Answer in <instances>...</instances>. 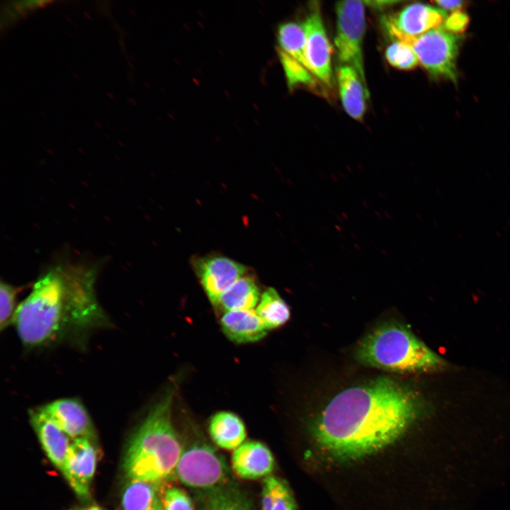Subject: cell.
Segmentation results:
<instances>
[{
  "instance_id": "obj_1",
  "label": "cell",
  "mask_w": 510,
  "mask_h": 510,
  "mask_svg": "<svg viewBox=\"0 0 510 510\" xmlns=\"http://www.w3.org/2000/svg\"><path fill=\"white\" fill-rule=\"evenodd\" d=\"M421 402L412 390L379 377L334 396L317 419L315 437L334 458L358 459L400 438L416 418Z\"/></svg>"
},
{
  "instance_id": "obj_2",
  "label": "cell",
  "mask_w": 510,
  "mask_h": 510,
  "mask_svg": "<svg viewBox=\"0 0 510 510\" xmlns=\"http://www.w3.org/2000/svg\"><path fill=\"white\" fill-rule=\"evenodd\" d=\"M96 271L82 265L52 268L18 305L12 323L30 348L80 341L110 322L95 290Z\"/></svg>"
},
{
  "instance_id": "obj_3",
  "label": "cell",
  "mask_w": 510,
  "mask_h": 510,
  "mask_svg": "<svg viewBox=\"0 0 510 510\" xmlns=\"http://www.w3.org/2000/svg\"><path fill=\"white\" fill-rule=\"evenodd\" d=\"M173 397L171 390L164 394L132 436L123 464L130 480L154 485L176 475L183 449L171 421Z\"/></svg>"
},
{
  "instance_id": "obj_4",
  "label": "cell",
  "mask_w": 510,
  "mask_h": 510,
  "mask_svg": "<svg viewBox=\"0 0 510 510\" xmlns=\"http://www.w3.org/2000/svg\"><path fill=\"white\" fill-rule=\"evenodd\" d=\"M356 357L362 363L398 373L426 371L443 360L409 329L397 323L383 324L359 344Z\"/></svg>"
},
{
  "instance_id": "obj_5",
  "label": "cell",
  "mask_w": 510,
  "mask_h": 510,
  "mask_svg": "<svg viewBox=\"0 0 510 510\" xmlns=\"http://www.w3.org/2000/svg\"><path fill=\"white\" fill-rule=\"evenodd\" d=\"M395 41L409 45L415 51L419 63L436 77H443L455 81L456 61L460 38L443 26L416 37L395 35Z\"/></svg>"
},
{
  "instance_id": "obj_6",
  "label": "cell",
  "mask_w": 510,
  "mask_h": 510,
  "mask_svg": "<svg viewBox=\"0 0 510 510\" xmlns=\"http://www.w3.org/2000/svg\"><path fill=\"white\" fill-rule=\"evenodd\" d=\"M365 4L361 1L336 3L334 44L341 64L353 67L367 86L363 56L366 30Z\"/></svg>"
},
{
  "instance_id": "obj_7",
  "label": "cell",
  "mask_w": 510,
  "mask_h": 510,
  "mask_svg": "<svg viewBox=\"0 0 510 510\" xmlns=\"http://www.w3.org/2000/svg\"><path fill=\"white\" fill-rule=\"evenodd\" d=\"M176 475L184 485L203 492L226 484L227 468L212 447L199 443L183 451Z\"/></svg>"
},
{
  "instance_id": "obj_8",
  "label": "cell",
  "mask_w": 510,
  "mask_h": 510,
  "mask_svg": "<svg viewBox=\"0 0 510 510\" xmlns=\"http://www.w3.org/2000/svg\"><path fill=\"white\" fill-rule=\"evenodd\" d=\"M306 36V56L311 73L323 84L332 86V45L323 23L319 5H312L302 23Z\"/></svg>"
},
{
  "instance_id": "obj_9",
  "label": "cell",
  "mask_w": 510,
  "mask_h": 510,
  "mask_svg": "<svg viewBox=\"0 0 510 510\" xmlns=\"http://www.w3.org/2000/svg\"><path fill=\"white\" fill-rule=\"evenodd\" d=\"M193 267L205 294L215 306L221 295L246 273L244 265L217 255L198 258L193 261Z\"/></svg>"
},
{
  "instance_id": "obj_10",
  "label": "cell",
  "mask_w": 510,
  "mask_h": 510,
  "mask_svg": "<svg viewBox=\"0 0 510 510\" xmlns=\"http://www.w3.org/2000/svg\"><path fill=\"white\" fill-rule=\"evenodd\" d=\"M445 19L446 13L441 9L416 3L384 16L382 23L392 38L398 35L416 37L441 27Z\"/></svg>"
},
{
  "instance_id": "obj_11",
  "label": "cell",
  "mask_w": 510,
  "mask_h": 510,
  "mask_svg": "<svg viewBox=\"0 0 510 510\" xmlns=\"http://www.w3.org/2000/svg\"><path fill=\"white\" fill-rule=\"evenodd\" d=\"M96 458V450L91 440L76 438L71 443L62 472L81 499L89 497Z\"/></svg>"
},
{
  "instance_id": "obj_12",
  "label": "cell",
  "mask_w": 510,
  "mask_h": 510,
  "mask_svg": "<svg viewBox=\"0 0 510 510\" xmlns=\"http://www.w3.org/2000/svg\"><path fill=\"white\" fill-rule=\"evenodd\" d=\"M62 431L73 440L96 437L90 416L79 400L74 398L58 399L38 407Z\"/></svg>"
},
{
  "instance_id": "obj_13",
  "label": "cell",
  "mask_w": 510,
  "mask_h": 510,
  "mask_svg": "<svg viewBox=\"0 0 510 510\" xmlns=\"http://www.w3.org/2000/svg\"><path fill=\"white\" fill-rule=\"evenodd\" d=\"M232 465L239 477L256 480L270 475L275 461L268 447L261 442L251 441L243 443L234 450Z\"/></svg>"
},
{
  "instance_id": "obj_14",
  "label": "cell",
  "mask_w": 510,
  "mask_h": 510,
  "mask_svg": "<svg viewBox=\"0 0 510 510\" xmlns=\"http://www.w3.org/2000/svg\"><path fill=\"white\" fill-rule=\"evenodd\" d=\"M29 419L47 456L62 472L71 445L69 437L38 408L29 411Z\"/></svg>"
},
{
  "instance_id": "obj_15",
  "label": "cell",
  "mask_w": 510,
  "mask_h": 510,
  "mask_svg": "<svg viewBox=\"0 0 510 510\" xmlns=\"http://www.w3.org/2000/svg\"><path fill=\"white\" fill-rule=\"evenodd\" d=\"M336 81L342 106L352 118L360 120L366 109L369 97L367 86L352 67L340 64L336 69Z\"/></svg>"
},
{
  "instance_id": "obj_16",
  "label": "cell",
  "mask_w": 510,
  "mask_h": 510,
  "mask_svg": "<svg viewBox=\"0 0 510 510\" xmlns=\"http://www.w3.org/2000/svg\"><path fill=\"white\" fill-rule=\"evenodd\" d=\"M225 334L237 343H249L264 338L267 328L254 310L225 312L220 320Z\"/></svg>"
},
{
  "instance_id": "obj_17",
  "label": "cell",
  "mask_w": 510,
  "mask_h": 510,
  "mask_svg": "<svg viewBox=\"0 0 510 510\" xmlns=\"http://www.w3.org/2000/svg\"><path fill=\"white\" fill-rule=\"evenodd\" d=\"M209 432L219 447L234 450L243 443L246 435L242 419L230 412L216 413L210 421Z\"/></svg>"
},
{
  "instance_id": "obj_18",
  "label": "cell",
  "mask_w": 510,
  "mask_h": 510,
  "mask_svg": "<svg viewBox=\"0 0 510 510\" xmlns=\"http://www.w3.org/2000/svg\"><path fill=\"white\" fill-rule=\"evenodd\" d=\"M201 493L197 510H254L249 499L232 485L224 484Z\"/></svg>"
},
{
  "instance_id": "obj_19",
  "label": "cell",
  "mask_w": 510,
  "mask_h": 510,
  "mask_svg": "<svg viewBox=\"0 0 510 510\" xmlns=\"http://www.w3.org/2000/svg\"><path fill=\"white\" fill-rule=\"evenodd\" d=\"M260 298L259 289L254 279L244 276L221 295L217 306L225 312L253 310L258 305Z\"/></svg>"
},
{
  "instance_id": "obj_20",
  "label": "cell",
  "mask_w": 510,
  "mask_h": 510,
  "mask_svg": "<svg viewBox=\"0 0 510 510\" xmlns=\"http://www.w3.org/2000/svg\"><path fill=\"white\" fill-rule=\"evenodd\" d=\"M122 506L123 510H165L154 484L131 480L123 491Z\"/></svg>"
},
{
  "instance_id": "obj_21",
  "label": "cell",
  "mask_w": 510,
  "mask_h": 510,
  "mask_svg": "<svg viewBox=\"0 0 510 510\" xmlns=\"http://www.w3.org/2000/svg\"><path fill=\"white\" fill-rule=\"evenodd\" d=\"M278 42L279 52L290 57L310 72L306 56V36L302 23L288 22L280 25L278 31Z\"/></svg>"
},
{
  "instance_id": "obj_22",
  "label": "cell",
  "mask_w": 510,
  "mask_h": 510,
  "mask_svg": "<svg viewBox=\"0 0 510 510\" xmlns=\"http://www.w3.org/2000/svg\"><path fill=\"white\" fill-rule=\"evenodd\" d=\"M256 312L267 329L283 325L290 315L288 305L272 288L261 294Z\"/></svg>"
},
{
  "instance_id": "obj_23",
  "label": "cell",
  "mask_w": 510,
  "mask_h": 510,
  "mask_svg": "<svg viewBox=\"0 0 510 510\" xmlns=\"http://www.w3.org/2000/svg\"><path fill=\"white\" fill-rule=\"evenodd\" d=\"M261 505L263 510H296L295 502L288 487L283 481L272 475L264 480Z\"/></svg>"
},
{
  "instance_id": "obj_24",
  "label": "cell",
  "mask_w": 510,
  "mask_h": 510,
  "mask_svg": "<svg viewBox=\"0 0 510 510\" xmlns=\"http://www.w3.org/2000/svg\"><path fill=\"white\" fill-rule=\"evenodd\" d=\"M385 58L391 66L403 70L413 69L419 63L414 49L400 41H394L386 48Z\"/></svg>"
},
{
  "instance_id": "obj_25",
  "label": "cell",
  "mask_w": 510,
  "mask_h": 510,
  "mask_svg": "<svg viewBox=\"0 0 510 510\" xmlns=\"http://www.w3.org/2000/svg\"><path fill=\"white\" fill-rule=\"evenodd\" d=\"M279 56L290 86L316 84V77L301 64L282 52H279Z\"/></svg>"
},
{
  "instance_id": "obj_26",
  "label": "cell",
  "mask_w": 510,
  "mask_h": 510,
  "mask_svg": "<svg viewBox=\"0 0 510 510\" xmlns=\"http://www.w3.org/2000/svg\"><path fill=\"white\" fill-rule=\"evenodd\" d=\"M21 289L3 281L0 283V329L12 323L16 311V297Z\"/></svg>"
},
{
  "instance_id": "obj_27",
  "label": "cell",
  "mask_w": 510,
  "mask_h": 510,
  "mask_svg": "<svg viewBox=\"0 0 510 510\" xmlns=\"http://www.w3.org/2000/svg\"><path fill=\"white\" fill-rule=\"evenodd\" d=\"M163 502L165 510H193L191 498L181 489L173 487L164 493Z\"/></svg>"
},
{
  "instance_id": "obj_28",
  "label": "cell",
  "mask_w": 510,
  "mask_h": 510,
  "mask_svg": "<svg viewBox=\"0 0 510 510\" xmlns=\"http://www.w3.org/2000/svg\"><path fill=\"white\" fill-rule=\"evenodd\" d=\"M468 22V16L465 13L457 11L446 18L443 27L453 34H460L465 31Z\"/></svg>"
},
{
  "instance_id": "obj_29",
  "label": "cell",
  "mask_w": 510,
  "mask_h": 510,
  "mask_svg": "<svg viewBox=\"0 0 510 510\" xmlns=\"http://www.w3.org/2000/svg\"><path fill=\"white\" fill-rule=\"evenodd\" d=\"M435 4L443 9L457 11L460 9L465 2L463 1H436Z\"/></svg>"
},
{
  "instance_id": "obj_30",
  "label": "cell",
  "mask_w": 510,
  "mask_h": 510,
  "mask_svg": "<svg viewBox=\"0 0 510 510\" xmlns=\"http://www.w3.org/2000/svg\"><path fill=\"white\" fill-rule=\"evenodd\" d=\"M363 2L366 6L377 8H385L398 3V1H365Z\"/></svg>"
},
{
  "instance_id": "obj_31",
  "label": "cell",
  "mask_w": 510,
  "mask_h": 510,
  "mask_svg": "<svg viewBox=\"0 0 510 510\" xmlns=\"http://www.w3.org/2000/svg\"><path fill=\"white\" fill-rule=\"evenodd\" d=\"M79 510H106L98 506H90L86 508L81 509Z\"/></svg>"
}]
</instances>
